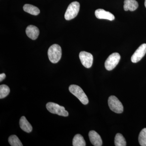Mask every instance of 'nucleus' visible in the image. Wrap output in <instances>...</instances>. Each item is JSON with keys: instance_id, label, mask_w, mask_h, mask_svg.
Here are the masks:
<instances>
[{"instance_id": "nucleus-17", "label": "nucleus", "mask_w": 146, "mask_h": 146, "mask_svg": "<svg viewBox=\"0 0 146 146\" xmlns=\"http://www.w3.org/2000/svg\"><path fill=\"white\" fill-rule=\"evenodd\" d=\"M9 143L11 146H23L19 138L16 135H11L8 139Z\"/></svg>"}, {"instance_id": "nucleus-18", "label": "nucleus", "mask_w": 146, "mask_h": 146, "mask_svg": "<svg viewBox=\"0 0 146 146\" xmlns=\"http://www.w3.org/2000/svg\"><path fill=\"white\" fill-rule=\"evenodd\" d=\"M10 93V89L7 85L2 84L0 86V99L7 96Z\"/></svg>"}, {"instance_id": "nucleus-9", "label": "nucleus", "mask_w": 146, "mask_h": 146, "mask_svg": "<svg viewBox=\"0 0 146 146\" xmlns=\"http://www.w3.org/2000/svg\"><path fill=\"white\" fill-rule=\"evenodd\" d=\"M95 16L99 19H106L112 21L115 19V17L112 13L103 9H98L95 11Z\"/></svg>"}, {"instance_id": "nucleus-11", "label": "nucleus", "mask_w": 146, "mask_h": 146, "mask_svg": "<svg viewBox=\"0 0 146 146\" xmlns=\"http://www.w3.org/2000/svg\"><path fill=\"white\" fill-rule=\"evenodd\" d=\"M26 33L29 38L32 40L37 39L39 34V31L38 28L33 25H29L27 27Z\"/></svg>"}, {"instance_id": "nucleus-5", "label": "nucleus", "mask_w": 146, "mask_h": 146, "mask_svg": "<svg viewBox=\"0 0 146 146\" xmlns=\"http://www.w3.org/2000/svg\"><path fill=\"white\" fill-rule=\"evenodd\" d=\"M109 107L112 111L117 113H122L123 107L121 102L115 96H110L108 100Z\"/></svg>"}, {"instance_id": "nucleus-16", "label": "nucleus", "mask_w": 146, "mask_h": 146, "mask_svg": "<svg viewBox=\"0 0 146 146\" xmlns=\"http://www.w3.org/2000/svg\"><path fill=\"white\" fill-rule=\"evenodd\" d=\"M115 144L116 146H126V142L125 138L121 133L116 134L115 139Z\"/></svg>"}, {"instance_id": "nucleus-13", "label": "nucleus", "mask_w": 146, "mask_h": 146, "mask_svg": "<svg viewBox=\"0 0 146 146\" xmlns=\"http://www.w3.org/2000/svg\"><path fill=\"white\" fill-rule=\"evenodd\" d=\"M19 124L21 129L27 133H30L32 131V126L24 116L21 117L20 119Z\"/></svg>"}, {"instance_id": "nucleus-3", "label": "nucleus", "mask_w": 146, "mask_h": 146, "mask_svg": "<svg viewBox=\"0 0 146 146\" xmlns=\"http://www.w3.org/2000/svg\"><path fill=\"white\" fill-rule=\"evenodd\" d=\"M80 5L78 2L74 1L68 6L65 14V18L67 21H70L77 16L80 10Z\"/></svg>"}, {"instance_id": "nucleus-20", "label": "nucleus", "mask_w": 146, "mask_h": 146, "mask_svg": "<svg viewBox=\"0 0 146 146\" xmlns=\"http://www.w3.org/2000/svg\"><path fill=\"white\" fill-rule=\"evenodd\" d=\"M6 75L4 73H2L0 74V82H2L5 78Z\"/></svg>"}, {"instance_id": "nucleus-6", "label": "nucleus", "mask_w": 146, "mask_h": 146, "mask_svg": "<svg viewBox=\"0 0 146 146\" xmlns=\"http://www.w3.org/2000/svg\"><path fill=\"white\" fill-rule=\"evenodd\" d=\"M121 56L118 53H113L108 56L105 63V67L108 71L113 70L119 62Z\"/></svg>"}, {"instance_id": "nucleus-14", "label": "nucleus", "mask_w": 146, "mask_h": 146, "mask_svg": "<svg viewBox=\"0 0 146 146\" xmlns=\"http://www.w3.org/2000/svg\"><path fill=\"white\" fill-rule=\"evenodd\" d=\"M23 9L27 13L35 16L38 15L40 13V10L39 8L32 5L27 4L25 5L23 7Z\"/></svg>"}, {"instance_id": "nucleus-4", "label": "nucleus", "mask_w": 146, "mask_h": 146, "mask_svg": "<svg viewBox=\"0 0 146 146\" xmlns=\"http://www.w3.org/2000/svg\"><path fill=\"white\" fill-rule=\"evenodd\" d=\"M46 107L47 110L52 114H56L63 117H68L69 115V113L65 110V108L57 104L48 102L47 104Z\"/></svg>"}, {"instance_id": "nucleus-7", "label": "nucleus", "mask_w": 146, "mask_h": 146, "mask_svg": "<svg viewBox=\"0 0 146 146\" xmlns=\"http://www.w3.org/2000/svg\"><path fill=\"white\" fill-rule=\"evenodd\" d=\"M79 58L82 65L86 68L92 66L93 63V56L90 53L82 51L79 54Z\"/></svg>"}, {"instance_id": "nucleus-8", "label": "nucleus", "mask_w": 146, "mask_h": 146, "mask_svg": "<svg viewBox=\"0 0 146 146\" xmlns=\"http://www.w3.org/2000/svg\"><path fill=\"white\" fill-rule=\"evenodd\" d=\"M146 53V44H143L140 46L136 50L131 57L132 63H136L141 60Z\"/></svg>"}, {"instance_id": "nucleus-10", "label": "nucleus", "mask_w": 146, "mask_h": 146, "mask_svg": "<svg viewBox=\"0 0 146 146\" xmlns=\"http://www.w3.org/2000/svg\"><path fill=\"white\" fill-rule=\"evenodd\" d=\"M89 136L90 141L93 145L101 146L102 145V141L101 136L96 131L92 130L89 131Z\"/></svg>"}, {"instance_id": "nucleus-1", "label": "nucleus", "mask_w": 146, "mask_h": 146, "mask_svg": "<svg viewBox=\"0 0 146 146\" xmlns=\"http://www.w3.org/2000/svg\"><path fill=\"white\" fill-rule=\"evenodd\" d=\"M48 56L50 61L53 63H57L62 56V50L60 46L54 44L51 46L48 50Z\"/></svg>"}, {"instance_id": "nucleus-12", "label": "nucleus", "mask_w": 146, "mask_h": 146, "mask_svg": "<svg viewBox=\"0 0 146 146\" xmlns=\"http://www.w3.org/2000/svg\"><path fill=\"white\" fill-rule=\"evenodd\" d=\"M138 7V3L136 0H125L123 8L125 11H133L136 10Z\"/></svg>"}, {"instance_id": "nucleus-19", "label": "nucleus", "mask_w": 146, "mask_h": 146, "mask_svg": "<svg viewBox=\"0 0 146 146\" xmlns=\"http://www.w3.org/2000/svg\"><path fill=\"white\" fill-rule=\"evenodd\" d=\"M139 144L142 146H146V128L142 129L138 137Z\"/></svg>"}, {"instance_id": "nucleus-15", "label": "nucleus", "mask_w": 146, "mask_h": 146, "mask_svg": "<svg viewBox=\"0 0 146 146\" xmlns=\"http://www.w3.org/2000/svg\"><path fill=\"white\" fill-rule=\"evenodd\" d=\"M73 146H85L86 142L83 136L80 134L76 135L73 139Z\"/></svg>"}, {"instance_id": "nucleus-21", "label": "nucleus", "mask_w": 146, "mask_h": 146, "mask_svg": "<svg viewBox=\"0 0 146 146\" xmlns=\"http://www.w3.org/2000/svg\"><path fill=\"white\" fill-rule=\"evenodd\" d=\"M145 7L146 8V0H145Z\"/></svg>"}, {"instance_id": "nucleus-2", "label": "nucleus", "mask_w": 146, "mask_h": 146, "mask_svg": "<svg viewBox=\"0 0 146 146\" xmlns=\"http://www.w3.org/2000/svg\"><path fill=\"white\" fill-rule=\"evenodd\" d=\"M69 90L70 93L78 98L82 104H88L89 100L81 87L78 85L72 84L69 86Z\"/></svg>"}]
</instances>
